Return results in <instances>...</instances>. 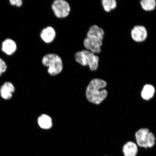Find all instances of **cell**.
<instances>
[{"mask_svg":"<svg viewBox=\"0 0 156 156\" xmlns=\"http://www.w3.org/2000/svg\"><path fill=\"white\" fill-rule=\"evenodd\" d=\"M106 86L107 83L104 80L95 79L91 80L87 89V100L94 104H100L108 95L106 90L103 89Z\"/></svg>","mask_w":156,"mask_h":156,"instance_id":"obj_1","label":"cell"},{"mask_svg":"<svg viewBox=\"0 0 156 156\" xmlns=\"http://www.w3.org/2000/svg\"><path fill=\"white\" fill-rule=\"evenodd\" d=\"M42 63L48 67V72L50 75L56 76L61 73L63 69V60L58 55L55 53L46 54L43 57Z\"/></svg>","mask_w":156,"mask_h":156,"instance_id":"obj_2","label":"cell"},{"mask_svg":"<svg viewBox=\"0 0 156 156\" xmlns=\"http://www.w3.org/2000/svg\"><path fill=\"white\" fill-rule=\"evenodd\" d=\"M76 61L83 66H88L91 71H95L98 67L99 58L95 54L87 50L78 51L75 55Z\"/></svg>","mask_w":156,"mask_h":156,"instance_id":"obj_3","label":"cell"},{"mask_svg":"<svg viewBox=\"0 0 156 156\" xmlns=\"http://www.w3.org/2000/svg\"><path fill=\"white\" fill-rule=\"evenodd\" d=\"M137 145L145 149L151 148L155 145L156 138L152 132L147 128H141L136 132L135 134Z\"/></svg>","mask_w":156,"mask_h":156,"instance_id":"obj_4","label":"cell"},{"mask_svg":"<svg viewBox=\"0 0 156 156\" xmlns=\"http://www.w3.org/2000/svg\"><path fill=\"white\" fill-rule=\"evenodd\" d=\"M51 9L54 14L58 19H64L70 14L71 7L65 0H55L52 3Z\"/></svg>","mask_w":156,"mask_h":156,"instance_id":"obj_5","label":"cell"},{"mask_svg":"<svg viewBox=\"0 0 156 156\" xmlns=\"http://www.w3.org/2000/svg\"><path fill=\"white\" fill-rule=\"evenodd\" d=\"M83 44L86 50L95 54L101 52L103 42L102 40L86 37L83 41Z\"/></svg>","mask_w":156,"mask_h":156,"instance_id":"obj_6","label":"cell"},{"mask_svg":"<svg viewBox=\"0 0 156 156\" xmlns=\"http://www.w3.org/2000/svg\"><path fill=\"white\" fill-rule=\"evenodd\" d=\"M55 29L51 26L45 27L41 31L40 37L45 43L50 44L53 42L56 37Z\"/></svg>","mask_w":156,"mask_h":156,"instance_id":"obj_7","label":"cell"},{"mask_svg":"<svg viewBox=\"0 0 156 156\" xmlns=\"http://www.w3.org/2000/svg\"><path fill=\"white\" fill-rule=\"evenodd\" d=\"M131 36L133 39L136 42L144 41L147 37V31L144 26H136L132 29Z\"/></svg>","mask_w":156,"mask_h":156,"instance_id":"obj_8","label":"cell"},{"mask_svg":"<svg viewBox=\"0 0 156 156\" xmlns=\"http://www.w3.org/2000/svg\"><path fill=\"white\" fill-rule=\"evenodd\" d=\"M104 35L103 29L94 25L91 26L88 31L87 37L102 41Z\"/></svg>","mask_w":156,"mask_h":156,"instance_id":"obj_9","label":"cell"},{"mask_svg":"<svg viewBox=\"0 0 156 156\" xmlns=\"http://www.w3.org/2000/svg\"><path fill=\"white\" fill-rule=\"evenodd\" d=\"M122 151L124 156H136L138 153V146L134 142L129 141L124 145Z\"/></svg>","mask_w":156,"mask_h":156,"instance_id":"obj_10","label":"cell"},{"mask_svg":"<svg viewBox=\"0 0 156 156\" xmlns=\"http://www.w3.org/2000/svg\"><path fill=\"white\" fill-rule=\"evenodd\" d=\"M15 90L12 83L9 82L5 83L0 89L2 97L5 99L11 98L12 97V93L14 92Z\"/></svg>","mask_w":156,"mask_h":156,"instance_id":"obj_11","label":"cell"},{"mask_svg":"<svg viewBox=\"0 0 156 156\" xmlns=\"http://www.w3.org/2000/svg\"><path fill=\"white\" fill-rule=\"evenodd\" d=\"M16 49V44L14 41L11 39L6 40L2 44V50L8 55H11L14 53Z\"/></svg>","mask_w":156,"mask_h":156,"instance_id":"obj_12","label":"cell"},{"mask_svg":"<svg viewBox=\"0 0 156 156\" xmlns=\"http://www.w3.org/2000/svg\"><path fill=\"white\" fill-rule=\"evenodd\" d=\"M155 93V89L153 85L146 84L142 90L141 95L144 100L147 101L153 98Z\"/></svg>","mask_w":156,"mask_h":156,"instance_id":"obj_13","label":"cell"},{"mask_svg":"<svg viewBox=\"0 0 156 156\" xmlns=\"http://www.w3.org/2000/svg\"><path fill=\"white\" fill-rule=\"evenodd\" d=\"M38 123L41 128L45 129H49L52 126L51 118L46 115H42L39 117Z\"/></svg>","mask_w":156,"mask_h":156,"instance_id":"obj_14","label":"cell"},{"mask_svg":"<svg viewBox=\"0 0 156 156\" xmlns=\"http://www.w3.org/2000/svg\"><path fill=\"white\" fill-rule=\"evenodd\" d=\"M141 5L144 10L146 11H153L156 6V2L155 0H142Z\"/></svg>","mask_w":156,"mask_h":156,"instance_id":"obj_15","label":"cell"},{"mask_svg":"<svg viewBox=\"0 0 156 156\" xmlns=\"http://www.w3.org/2000/svg\"><path fill=\"white\" fill-rule=\"evenodd\" d=\"M102 2L103 9L107 12H109L116 7V2L115 0H103Z\"/></svg>","mask_w":156,"mask_h":156,"instance_id":"obj_16","label":"cell"},{"mask_svg":"<svg viewBox=\"0 0 156 156\" xmlns=\"http://www.w3.org/2000/svg\"><path fill=\"white\" fill-rule=\"evenodd\" d=\"M7 66L5 62L0 58V76L5 73L7 69Z\"/></svg>","mask_w":156,"mask_h":156,"instance_id":"obj_17","label":"cell"},{"mask_svg":"<svg viewBox=\"0 0 156 156\" xmlns=\"http://www.w3.org/2000/svg\"><path fill=\"white\" fill-rule=\"evenodd\" d=\"M9 2L12 5H16L18 7H21L23 5L22 1L21 0H11Z\"/></svg>","mask_w":156,"mask_h":156,"instance_id":"obj_18","label":"cell"}]
</instances>
